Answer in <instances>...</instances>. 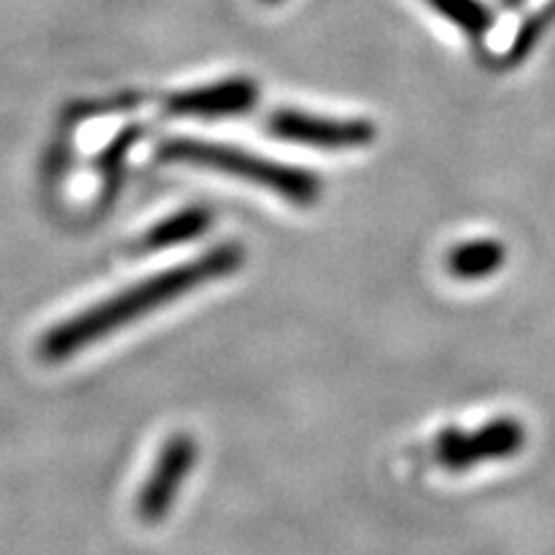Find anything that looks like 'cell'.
Listing matches in <instances>:
<instances>
[{"label":"cell","instance_id":"obj_1","mask_svg":"<svg viewBox=\"0 0 555 555\" xmlns=\"http://www.w3.org/2000/svg\"><path fill=\"white\" fill-rule=\"evenodd\" d=\"M242 260H245L242 247L229 242V245H217L208 249L206 255H198L196 260L152 275L147 281L111 296L108 301L95 304L88 311H80L78 317L67 319V322L47 332L39 345L41 356H44V360H52V363L73 358L82 347L93 345L95 339L106 337L119 327H127V324L137 322V319L150 314L163 304L176 301V298L191 294L204 283L232 275L242 266Z\"/></svg>","mask_w":555,"mask_h":555},{"label":"cell","instance_id":"obj_2","mask_svg":"<svg viewBox=\"0 0 555 555\" xmlns=\"http://www.w3.org/2000/svg\"><path fill=\"white\" fill-rule=\"evenodd\" d=\"M159 157L170 163L193 165V168H208L227 176L249 180L260 189L273 191L281 198L294 204L309 206L319 198L322 183L314 172L291 168V165L275 163V159L253 155V152L229 147L219 142H201V139H170L159 147Z\"/></svg>","mask_w":555,"mask_h":555},{"label":"cell","instance_id":"obj_3","mask_svg":"<svg viewBox=\"0 0 555 555\" xmlns=\"http://www.w3.org/2000/svg\"><path fill=\"white\" fill-rule=\"evenodd\" d=\"M525 440L522 422L502 416V420L478 427L476 433L446 429L437 437L435 453L448 470H466L470 466H481L486 461H504V457L517 455L525 448Z\"/></svg>","mask_w":555,"mask_h":555},{"label":"cell","instance_id":"obj_4","mask_svg":"<svg viewBox=\"0 0 555 555\" xmlns=\"http://www.w3.org/2000/svg\"><path fill=\"white\" fill-rule=\"evenodd\" d=\"M268 131L286 142L317 150H358L376 139V127L363 119H327L304 111H275L268 119Z\"/></svg>","mask_w":555,"mask_h":555},{"label":"cell","instance_id":"obj_5","mask_svg":"<svg viewBox=\"0 0 555 555\" xmlns=\"http://www.w3.org/2000/svg\"><path fill=\"white\" fill-rule=\"evenodd\" d=\"M196 442L191 435H176L159 450V457L152 468L147 483L142 486L137 499V515L147 525H155L168 517L172 502H176L180 486L189 478L193 463H196Z\"/></svg>","mask_w":555,"mask_h":555},{"label":"cell","instance_id":"obj_6","mask_svg":"<svg viewBox=\"0 0 555 555\" xmlns=\"http://www.w3.org/2000/svg\"><path fill=\"white\" fill-rule=\"evenodd\" d=\"M258 101V86L253 80H224L217 86L191 88L176 93L168 101V111L176 116H237Z\"/></svg>","mask_w":555,"mask_h":555},{"label":"cell","instance_id":"obj_7","mask_svg":"<svg viewBox=\"0 0 555 555\" xmlns=\"http://www.w3.org/2000/svg\"><path fill=\"white\" fill-rule=\"evenodd\" d=\"M506 249L499 240H474L457 245L448 255V270L461 281H481L504 266Z\"/></svg>","mask_w":555,"mask_h":555},{"label":"cell","instance_id":"obj_8","mask_svg":"<svg viewBox=\"0 0 555 555\" xmlns=\"http://www.w3.org/2000/svg\"><path fill=\"white\" fill-rule=\"evenodd\" d=\"M208 224H211V211L206 208H185V211L176 214L163 224H157L152 232L144 237V245L150 249H168L183 242L196 240L198 234H204Z\"/></svg>","mask_w":555,"mask_h":555},{"label":"cell","instance_id":"obj_9","mask_svg":"<svg viewBox=\"0 0 555 555\" xmlns=\"http://www.w3.org/2000/svg\"><path fill=\"white\" fill-rule=\"evenodd\" d=\"M427 3L470 37H481L491 26V13L481 0H427Z\"/></svg>","mask_w":555,"mask_h":555},{"label":"cell","instance_id":"obj_10","mask_svg":"<svg viewBox=\"0 0 555 555\" xmlns=\"http://www.w3.org/2000/svg\"><path fill=\"white\" fill-rule=\"evenodd\" d=\"M137 131H129V134L119 137L114 142V147H108L106 152H103L101 163H103V170L111 172V170H119L121 163H124V155H127L129 147H131V139H134Z\"/></svg>","mask_w":555,"mask_h":555},{"label":"cell","instance_id":"obj_11","mask_svg":"<svg viewBox=\"0 0 555 555\" xmlns=\"http://www.w3.org/2000/svg\"><path fill=\"white\" fill-rule=\"evenodd\" d=\"M506 3H509V5H517V3H522V0H506Z\"/></svg>","mask_w":555,"mask_h":555},{"label":"cell","instance_id":"obj_12","mask_svg":"<svg viewBox=\"0 0 555 555\" xmlns=\"http://www.w3.org/2000/svg\"><path fill=\"white\" fill-rule=\"evenodd\" d=\"M266 3H278V0H266Z\"/></svg>","mask_w":555,"mask_h":555}]
</instances>
